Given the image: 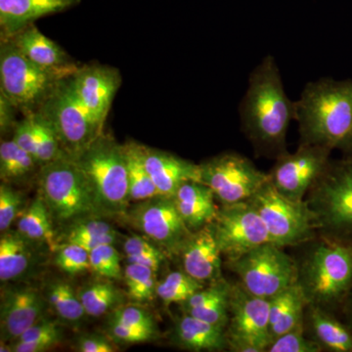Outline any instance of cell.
<instances>
[{
  "mask_svg": "<svg viewBox=\"0 0 352 352\" xmlns=\"http://www.w3.org/2000/svg\"><path fill=\"white\" fill-rule=\"evenodd\" d=\"M119 234L102 217H90L76 220L66 226L62 243H72L85 248L88 252L103 245H115Z\"/></svg>",
  "mask_w": 352,
  "mask_h": 352,
  "instance_id": "83f0119b",
  "label": "cell"
},
{
  "mask_svg": "<svg viewBox=\"0 0 352 352\" xmlns=\"http://www.w3.org/2000/svg\"><path fill=\"white\" fill-rule=\"evenodd\" d=\"M62 331L58 324L48 319H41L16 340L25 342H36L54 347L61 342Z\"/></svg>",
  "mask_w": 352,
  "mask_h": 352,
  "instance_id": "7bdbcfd3",
  "label": "cell"
},
{
  "mask_svg": "<svg viewBox=\"0 0 352 352\" xmlns=\"http://www.w3.org/2000/svg\"><path fill=\"white\" fill-rule=\"evenodd\" d=\"M226 333L229 351L266 352L272 342L270 300L252 295L240 283L231 284Z\"/></svg>",
  "mask_w": 352,
  "mask_h": 352,
  "instance_id": "8fae6325",
  "label": "cell"
},
{
  "mask_svg": "<svg viewBox=\"0 0 352 352\" xmlns=\"http://www.w3.org/2000/svg\"><path fill=\"white\" fill-rule=\"evenodd\" d=\"M72 76L58 82L36 113L54 129L64 152L76 157L101 135L104 129L94 122L76 94Z\"/></svg>",
  "mask_w": 352,
  "mask_h": 352,
  "instance_id": "ba28073f",
  "label": "cell"
},
{
  "mask_svg": "<svg viewBox=\"0 0 352 352\" xmlns=\"http://www.w3.org/2000/svg\"><path fill=\"white\" fill-rule=\"evenodd\" d=\"M239 115L242 131L256 155L277 160L288 152L287 133L296 120V105L285 92L281 74L271 55L252 69Z\"/></svg>",
  "mask_w": 352,
  "mask_h": 352,
  "instance_id": "6da1fadb",
  "label": "cell"
},
{
  "mask_svg": "<svg viewBox=\"0 0 352 352\" xmlns=\"http://www.w3.org/2000/svg\"><path fill=\"white\" fill-rule=\"evenodd\" d=\"M76 94L94 122L104 129L116 94L122 85L118 69L101 64L78 67L72 76Z\"/></svg>",
  "mask_w": 352,
  "mask_h": 352,
  "instance_id": "e0dca14e",
  "label": "cell"
},
{
  "mask_svg": "<svg viewBox=\"0 0 352 352\" xmlns=\"http://www.w3.org/2000/svg\"><path fill=\"white\" fill-rule=\"evenodd\" d=\"M53 223L54 220L38 194L16 221L18 232L24 237L41 245H47L51 251L55 252L58 244Z\"/></svg>",
  "mask_w": 352,
  "mask_h": 352,
  "instance_id": "4316f807",
  "label": "cell"
},
{
  "mask_svg": "<svg viewBox=\"0 0 352 352\" xmlns=\"http://www.w3.org/2000/svg\"><path fill=\"white\" fill-rule=\"evenodd\" d=\"M322 349L305 333L303 321L291 331L272 340L266 352H322Z\"/></svg>",
  "mask_w": 352,
  "mask_h": 352,
  "instance_id": "f35d334b",
  "label": "cell"
},
{
  "mask_svg": "<svg viewBox=\"0 0 352 352\" xmlns=\"http://www.w3.org/2000/svg\"><path fill=\"white\" fill-rule=\"evenodd\" d=\"M248 201L263 220L273 244L296 247L318 236L314 212L305 199L289 200L274 188L270 179Z\"/></svg>",
  "mask_w": 352,
  "mask_h": 352,
  "instance_id": "9c48e42d",
  "label": "cell"
},
{
  "mask_svg": "<svg viewBox=\"0 0 352 352\" xmlns=\"http://www.w3.org/2000/svg\"><path fill=\"white\" fill-rule=\"evenodd\" d=\"M107 325L108 337L116 344H141L154 340L157 335V330L132 327L113 320H109Z\"/></svg>",
  "mask_w": 352,
  "mask_h": 352,
  "instance_id": "60d3db41",
  "label": "cell"
},
{
  "mask_svg": "<svg viewBox=\"0 0 352 352\" xmlns=\"http://www.w3.org/2000/svg\"><path fill=\"white\" fill-rule=\"evenodd\" d=\"M183 271L203 283L221 277L222 252L215 237L214 224L192 232L178 252Z\"/></svg>",
  "mask_w": 352,
  "mask_h": 352,
  "instance_id": "ac0fdd59",
  "label": "cell"
},
{
  "mask_svg": "<svg viewBox=\"0 0 352 352\" xmlns=\"http://www.w3.org/2000/svg\"><path fill=\"white\" fill-rule=\"evenodd\" d=\"M87 316L100 317L122 305V293L109 281L88 283L78 291Z\"/></svg>",
  "mask_w": 352,
  "mask_h": 352,
  "instance_id": "1f68e13d",
  "label": "cell"
},
{
  "mask_svg": "<svg viewBox=\"0 0 352 352\" xmlns=\"http://www.w3.org/2000/svg\"><path fill=\"white\" fill-rule=\"evenodd\" d=\"M124 148L131 203H138L159 196L156 185L146 168L141 144L131 141L124 144Z\"/></svg>",
  "mask_w": 352,
  "mask_h": 352,
  "instance_id": "f546056e",
  "label": "cell"
},
{
  "mask_svg": "<svg viewBox=\"0 0 352 352\" xmlns=\"http://www.w3.org/2000/svg\"><path fill=\"white\" fill-rule=\"evenodd\" d=\"M328 148L300 143L294 154L287 152L275 160L268 173L270 182L280 194L294 201H302L331 160Z\"/></svg>",
  "mask_w": 352,
  "mask_h": 352,
  "instance_id": "9a60e30c",
  "label": "cell"
},
{
  "mask_svg": "<svg viewBox=\"0 0 352 352\" xmlns=\"http://www.w3.org/2000/svg\"><path fill=\"white\" fill-rule=\"evenodd\" d=\"M6 39H10L32 63L58 75L72 76L78 69L63 48L44 36L34 24L27 25L12 38Z\"/></svg>",
  "mask_w": 352,
  "mask_h": 352,
  "instance_id": "ffe728a7",
  "label": "cell"
},
{
  "mask_svg": "<svg viewBox=\"0 0 352 352\" xmlns=\"http://www.w3.org/2000/svg\"><path fill=\"white\" fill-rule=\"evenodd\" d=\"M124 252L127 263H138L157 271L166 261V252L145 236L133 235L126 237L124 242Z\"/></svg>",
  "mask_w": 352,
  "mask_h": 352,
  "instance_id": "d590c367",
  "label": "cell"
},
{
  "mask_svg": "<svg viewBox=\"0 0 352 352\" xmlns=\"http://www.w3.org/2000/svg\"><path fill=\"white\" fill-rule=\"evenodd\" d=\"M113 340L102 335H85L76 340V351L80 352H113Z\"/></svg>",
  "mask_w": 352,
  "mask_h": 352,
  "instance_id": "f6af8a7d",
  "label": "cell"
},
{
  "mask_svg": "<svg viewBox=\"0 0 352 352\" xmlns=\"http://www.w3.org/2000/svg\"><path fill=\"white\" fill-rule=\"evenodd\" d=\"M227 265L237 274L247 291L266 300L298 280L296 261L273 243L259 245L240 258L227 261Z\"/></svg>",
  "mask_w": 352,
  "mask_h": 352,
  "instance_id": "30bf717a",
  "label": "cell"
},
{
  "mask_svg": "<svg viewBox=\"0 0 352 352\" xmlns=\"http://www.w3.org/2000/svg\"><path fill=\"white\" fill-rule=\"evenodd\" d=\"M337 315L352 332V289Z\"/></svg>",
  "mask_w": 352,
  "mask_h": 352,
  "instance_id": "7dc6e473",
  "label": "cell"
},
{
  "mask_svg": "<svg viewBox=\"0 0 352 352\" xmlns=\"http://www.w3.org/2000/svg\"><path fill=\"white\" fill-rule=\"evenodd\" d=\"M36 142V162L39 166L51 163L60 157L67 155L62 148L61 143L54 129L48 124L47 120L38 113H29Z\"/></svg>",
  "mask_w": 352,
  "mask_h": 352,
  "instance_id": "e575fe53",
  "label": "cell"
},
{
  "mask_svg": "<svg viewBox=\"0 0 352 352\" xmlns=\"http://www.w3.org/2000/svg\"><path fill=\"white\" fill-rule=\"evenodd\" d=\"M295 105L300 143L352 156V80L309 82Z\"/></svg>",
  "mask_w": 352,
  "mask_h": 352,
  "instance_id": "7a4b0ae2",
  "label": "cell"
},
{
  "mask_svg": "<svg viewBox=\"0 0 352 352\" xmlns=\"http://www.w3.org/2000/svg\"><path fill=\"white\" fill-rule=\"evenodd\" d=\"M16 110L18 109L14 106L12 102L0 94V131L2 135L9 131L13 132L19 122L16 120Z\"/></svg>",
  "mask_w": 352,
  "mask_h": 352,
  "instance_id": "bcb514c9",
  "label": "cell"
},
{
  "mask_svg": "<svg viewBox=\"0 0 352 352\" xmlns=\"http://www.w3.org/2000/svg\"><path fill=\"white\" fill-rule=\"evenodd\" d=\"M171 342L176 346L189 351H229L226 328L185 314L175 321Z\"/></svg>",
  "mask_w": 352,
  "mask_h": 352,
  "instance_id": "603a6c76",
  "label": "cell"
},
{
  "mask_svg": "<svg viewBox=\"0 0 352 352\" xmlns=\"http://www.w3.org/2000/svg\"><path fill=\"white\" fill-rule=\"evenodd\" d=\"M44 295L51 309L65 323L76 324L87 316L78 291L68 282L62 280L50 282Z\"/></svg>",
  "mask_w": 352,
  "mask_h": 352,
  "instance_id": "4dcf8cb0",
  "label": "cell"
},
{
  "mask_svg": "<svg viewBox=\"0 0 352 352\" xmlns=\"http://www.w3.org/2000/svg\"><path fill=\"white\" fill-rule=\"evenodd\" d=\"M12 139L20 148L31 154L36 161V142L34 126L30 115L20 120L12 132Z\"/></svg>",
  "mask_w": 352,
  "mask_h": 352,
  "instance_id": "ee69618b",
  "label": "cell"
},
{
  "mask_svg": "<svg viewBox=\"0 0 352 352\" xmlns=\"http://www.w3.org/2000/svg\"><path fill=\"white\" fill-rule=\"evenodd\" d=\"M212 224L226 261L240 258L259 245L272 243L263 220L248 201L222 206Z\"/></svg>",
  "mask_w": 352,
  "mask_h": 352,
  "instance_id": "5bb4252c",
  "label": "cell"
},
{
  "mask_svg": "<svg viewBox=\"0 0 352 352\" xmlns=\"http://www.w3.org/2000/svg\"><path fill=\"white\" fill-rule=\"evenodd\" d=\"M156 271L138 263H127L124 271L126 294L134 302L143 303L157 296Z\"/></svg>",
  "mask_w": 352,
  "mask_h": 352,
  "instance_id": "d6a6232c",
  "label": "cell"
},
{
  "mask_svg": "<svg viewBox=\"0 0 352 352\" xmlns=\"http://www.w3.org/2000/svg\"><path fill=\"white\" fill-rule=\"evenodd\" d=\"M231 284L223 278L199 289L180 305L183 314L226 328L229 321Z\"/></svg>",
  "mask_w": 352,
  "mask_h": 352,
  "instance_id": "d4e9b609",
  "label": "cell"
},
{
  "mask_svg": "<svg viewBox=\"0 0 352 352\" xmlns=\"http://www.w3.org/2000/svg\"><path fill=\"white\" fill-rule=\"evenodd\" d=\"M64 78L32 63L10 39H1L0 94L25 116L38 112Z\"/></svg>",
  "mask_w": 352,
  "mask_h": 352,
  "instance_id": "52a82bcc",
  "label": "cell"
},
{
  "mask_svg": "<svg viewBox=\"0 0 352 352\" xmlns=\"http://www.w3.org/2000/svg\"><path fill=\"white\" fill-rule=\"evenodd\" d=\"M80 2V0H0L1 39L12 38L39 18L63 12Z\"/></svg>",
  "mask_w": 352,
  "mask_h": 352,
  "instance_id": "44dd1931",
  "label": "cell"
},
{
  "mask_svg": "<svg viewBox=\"0 0 352 352\" xmlns=\"http://www.w3.org/2000/svg\"><path fill=\"white\" fill-rule=\"evenodd\" d=\"M109 320L119 322L132 327L157 330V324L153 315L138 305H120L109 314Z\"/></svg>",
  "mask_w": 352,
  "mask_h": 352,
  "instance_id": "b9f144b4",
  "label": "cell"
},
{
  "mask_svg": "<svg viewBox=\"0 0 352 352\" xmlns=\"http://www.w3.org/2000/svg\"><path fill=\"white\" fill-rule=\"evenodd\" d=\"M143 160L160 195L173 197L187 182H200V166L163 150L141 144Z\"/></svg>",
  "mask_w": 352,
  "mask_h": 352,
  "instance_id": "d6986e66",
  "label": "cell"
},
{
  "mask_svg": "<svg viewBox=\"0 0 352 352\" xmlns=\"http://www.w3.org/2000/svg\"><path fill=\"white\" fill-rule=\"evenodd\" d=\"M55 263L63 272L69 275H78L91 270L89 252L80 245L72 243L58 245Z\"/></svg>",
  "mask_w": 352,
  "mask_h": 352,
  "instance_id": "74e56055",
  "label": "cell"
},
{
  "mask_svg": "<svg viewBox=\"0 0 352 352\" xmlns=\"http://www.w3.org/2000/svg\"><path fill=\"white\" fill-rule=\"evenodd\" d=\"M90 268L101 277L120 280L124 278L120 252L115 245H103L89 252Z\"/></svg>",
  "mask_w": 352,
  "mask_h": 352,
  "instance_id": "8d00e7d4",
  "label": "cell"
},
{
  "mask_svg": "<svg viewBox=\"0 0 352 352\" xmlns=\"http://www.w3.org/2000/svg\"><path fill=\"white\" fill-rule=\"evenodd\" d=\"M305 335L323 351L352 352V332L337 314L307 303L303 316Z\"/></svg>",
  "mask_w": 352,
  "mask_h": 352,
  "instance_id": "7402d4cb",
  "label": "cell"
},
{
  "mask_svg": "<svg viewBox=\"0 0 352 352\" xmlns=\"http://www.w3.org/2000/svg\"><path fill=\"white\" fill-rule=\"evenodd\" d=\"M200 166V182L214 191L222 205L245 201L267 182L268 173L259 170L251 160L235 152L210 157Z\"/></svg>",
  "mask_w": 352,
  "mask_h": 352,
  "instance_id": "7c38bea8",
  "label": "cell"
},
{
  "mask_svg": "<svg viewBox=\"0 0 352 352\" xmlns=\"http://www.w3.org/2000/svg\"><path fill=\"white\" fill-rule=\"evenodd\" d=\"M24 199L19 191L12 188V185L1 183L0 185V231L1 233L10 229L17 221L21 212L24 210Z\"/></svg>",
  "mask_w": 352,
  "mask_h": 352,
  "instance_id": "ab89813d",
  "label": "cell"
},
{
  "mask_svg": "<svg viewBox=\"0 0 352 352\" xmlns=\"http://www.w3.org/2000/svg\"><path fill=\"white\" fill-rule=\"evenodd\" d=\"M39 164L34 157L10 140L0 144V177L6 184H20L38 176Z\"/></svg>",
  "mask_w": 352,
  "mask_h": 352,
  "instance_id": "f1b7e54d",
  "label": "cell"
},
{
  "mask_svg": "<svg viewBox=\"0 0 352 352\" xmlns=\"http://www.w3.org/2000/svg\"><path fill=\"white\" fill-rule=\"evenodd\" d=\"M98 217H124L131 207L124 144L105 131L76 157Z\"/></svg>",
  "mask_w": 352,
  "mask_h": 352,
  "instance_id": "277c9868",
  "label": "cell"
},
{
  "mask_svg": "<svg viewBox=\"0 0 352 352\" xmlns=\"http://www.w3.org/2000/svg\"><path fill=\"white\" fill-rule=\"evenodd\" d=\"M305 201L318 236L352 244V156L331 159Z\"/></svg>",
  "mask_w": 352,
  "mask_h": 352,
  "instance_id": "5b68a950",
  "label": "cell"
},
{
  "mask_svg": "<svg viewBox=\"0 0 352 352\" xmlns=\"http://www.w3.org/2000/svg\"><path fill=\"white\" fill-rule=\"evenodd\" d=\"M47 305L45 295L32 285L2 287L0 340L11 344L19 339L28 329L43 319Z\"/></svg>",
  "mask_w": 352,
  "mask_h": 352,
  "instance_id": "2e32d148",
  "label": "cell"
},
{
  "mask_svg": "<svg viewBox=\"0 0 352 352\" xmlns=\"http://www.w3.org/2000/svg\"><path fill=\"white\" fill-rule=\"evenodd\" d=\"M205 286V283L190 276L184 271H175L170 273L161 283H157V296L166 305H182Z\"/></svg>",
  "mask_w": 352,
  "mask_h": 352,
  "instance_id": "836d02e7",
  "label": "cell"
},
{
  "mask_svg": "<svg viewBox=\"0 0 352 352\" xmlns=\"http://www.w3.org/2000/svg\"><path fill=\"white\" fill-rule=\"evenodd\" d=\"M173 198L178 212L191 232L214 222L219 212L214 203V191L200 182L183 183Z\"/></svg>",
  "mask_w": 352,
  "mask_h": 352,
  "instance_id": "cb8c5ba5",
  "label": "cell"
},
{
  "mask_svg": "<svg viewBox=\"0 0 352 352\" xmlns=\"http://www.w3.org/2000/svg\"><path fill=\"white\" fill-rule=\"evenodd\" d=\"M36 245L16 231L7 230L0 237V281H19L36 265Z\"/></svg>",
  "mask_w": 352,
  "mask_h": 352,
  "instance_id": "484cf974",
  "label": "cell"
},
{
  "mask_svg": "<svg viewBox=\"0 0 352 352\" xmlns=\"http://www.w3.org/2000/svg\"><path fill=\"white\" fill-rule=\"evenodd\" d=\"M36 182L38 195L56 223L66 227L76 220L97 217L85 175L68 155L41 166Z\"/></svg>",
  "mask_w": 352,
  "mask_h": 352,
  "instance_id": "8992f818",
  "label": "cell"
},
{
  "mask_svg": "<svg viewBox=\"0 0 352 352\" xmlns=\"http://www.w3.org/2000/svg\"><path fill=\"white\" fill-rule=\"evenodd\" d=\"M298 264V284L307 302L337 314L352 289V244L317 236Z\"/></svg>",
  "mask_w": 352,
  "mask_h": 352,
  "instance_id": "3957f363",
  "label": "cell"
},
{
  "mask_svg": "<svg viewBox=\"0 0 352 352\" xmlns=\"http://www.w3.org/2000/svg\"><path fill=\"white\" fill-rule=\"evenodd\" d=\"M124 217L143 236L173 256H177L192 233L170 196L159 195L138 201L134 207H129Z\"/></svg>",
  "mask_w": 352,
  "mask_h": 352,
  "instance_id": "4fadbf2b",
  "label": "cell"
}]
</instances>
